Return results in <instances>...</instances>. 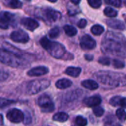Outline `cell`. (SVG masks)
<instances>
[{
  "instance_id": "31",
  "label": "cell",
  "mask_w": 126,
  "mask_h": 126,
  "mask_svg": "<svg viewBox=\"0 0 126 126\" xmlns=\"http://www.w3.org/2000/svg\"><path fill=\"white\" fill-rule=\"evenodd\" d=\"M106 2L110 5L120 7L122 5V0H105Z\"/></svg>"
},
{
  "instance_id": "17",
  "label": "cell",
  "mask_w": 126,
  "mask_h": 126,
  "mask_svg": "<svg viewBox=\"0 0 126 126\" xmlns=\"http://www.w3.org/2000/svg\"><path fill=\"white\" fill-rule=\"evenodd\" d=\"M82 86H83L84 88L89 89V90H96L98 88L99 85L97 84V82L92 80V79H86V80H83L81 82Z\"/></svg>"
},
{
  "instance_id": "21",
  "label": "cell",
  "mask_w": 126,
  "mask_h": 126,
  "mask_svg": "<svg viewBox=\"0 0 126 126\" xmlns=\"http://www.w3.org/2000/svg\"><path fill=\"white\" fill-rule=\"evenodd\" d=\"M52 119L55 121L63 123V122H66L69 119V116L67 114H66L64 112H58L53 116Z\"/></svg>"
},
{
  "instance_id": "16",
  "label": "cell",
  "mask_w": 126,
  "mask_h": 126,
  "mask_svg": "<svg viewBox=\"0 0 126 126\" xmlns=\"http://www.w3.org/2000/svg\"><path fill=\"white\" fill-rule=\"evenodd\" d=\"M109 103L112 105V106H120L122 108H125L126 105V98L125 97H122L120 96H117V97H112Z\"/></svg>"
},
{
  "instance_id": "4",
  "label": "cell",
  "mask_w": 126,
  "mask_h": 126,
  "mask_svg": "<svg viewBox=\"0 0 126 126\" xmlns=\"http://www.w3.org/2000/svg\"><path fill=\"white\" fill-rule=\"evenodd\" d=\"M37 103L44 113L52 112L55 110V105L52 99L47 94H43L38 99Z\"/></svg>"
},
{
  "instance_id": "26",
  "label": "cell",
  "mask_w": 126,
  "mask_h": 126,
  "mask_svg": "<svg viewBox=\"0 0 126 126\" xmlns=\"http://www.w3.org/2000/svg\"><path fill=\"white\" fill-rule=\"evenodd\" d=\"M76 126H86L87 125V120L82 116H78L75 119Z\"/></svg>"
},
{
  "instance_id": "25",
  "label": "cell",
  "mask_w": 126,
  "mask_h": 126,
  "mask_svg": "<svg viewBox=\"0 0 126 126\" xmlns=\"http://www.w3.org/2000/svg\"><path fill=\"white\" fill-rule=\"evenodd\" d=\"M116 115L120 121L124 122L126 120V111H125L124 108H119L116 112Z\"/></svg>"
},
{
  "instance_id": "5",
  "label": "cell",
  "mask_w": 126,
  "mask_h": 126,
  "mask_svg": "<svg viewBox=\"0 0 126 126\" xmlns=\"http://www.w3.org/2000/svg\"><path fill=\"white\" fill-rule=\"evenodd\" d=\"M102 46L103 47V49L104 50H106L108 52H112V53H115V52H120L121 53V48H122L121 46V42L120 43L119 42L117 41H115L114 39V38H109V37H106V41H104L103 43L102 44Z\"/></svg>"
},
{
  "instance_id": "29",
  "label": "cell",
  "mask_w": 126,
  "mask_h": 126,
  "mask_svg": "<svg viewBox=\"0 0 126 126\" xmlns=\"http://www.w3.org/2000/svg\"><path fill=\"white\" fill-rule=\"evenodd\" d=\"M13 102H14L13 100H10L4 99V98H0V108L8 106L10 104H13Z\"/></svg>"
},
{
  "instance_id": "15",
  "label": "cell",
  "mask_w": 126,
  "mask_h": 126,
  "mask_svg": "<svg viewBox=\"0 0 126 126\" xmlns=\"http://www.w3.org/2000/svg\"><path fill=\"white\" fill-rule=\"evenodd\" d=\"M44 14L47 20L49 22H55L59 19L61 16V14L56 10L52 9H47L44 10Z\"/></svg>"
},
{
  "instance_id": "13",
  "label": "cell",
  "mask_w": 126,
  "mask_h": 126,
  "mask_svg": "<svg viewBox=\"0 0 126 126\" xmlns=\"http://www.w3.org/2000/svg\"><path fill=\"white\" fill-rule=\"evenodd\" d=\"M101 97L99 95H94L88 98H86L83 100V103L88 107H95L99 105L101 103Z\"/></svg>"
},
{
  "instance_id": "3",
  "label": "cell",
  "mask_w": 126,
  "mask_h": 126,
  "mask_svg": "<svg viewBox=\"0 0 126 126\" xmlns=\"http://www.w3.org/2000/svg\"><path fill=\"white\" fill-rule=\"evenodd\" d=\"M50 85V81L48 79H36L30 82L26 88L28 94H36L43 90L47 88Z\"/></svg>"
},
{
  "instance_id": "11",
  "label": "cell",
  "mask_w": 126,
  "mask_h": 126,
  "mask_svg": "<svg viewBox=\"0 0 126 126\" xmlns=\"http://www.w3.org/2000/svg\"><path fill=\"white\" fill-rule=\"evenodd\" d=\"M21 24L27 30H34L37 27H38L39 25L37 21L31 18H23L21 20Z\"/></svg>"
},
{
  "instance_id": "7",
  "label": "cell",
  "mask_w": 126,
  "mask_h": 126,
  "mask_svg": "<svg viewBox=\"0 0 126 126\" xmlns=\"http://www.w3.org/2000/svg\"><path fill=\"white\" fill-rule=\"evenodd\" d=\"M7 118L9 121L14 123H18L21 121H23L24 119V114L21 111L13 108L10 110L7 114Z\"/></svg>"
},
{
  "instance_id": "38",
  "label": "cell",
  "mask_w": 126,
  "mask_h": 126,
  "mask_svg": "<svg viewBox=\"0 0 126 126\" xmlns=\"http://www.w3.org/2000/svg\"><path fill=\"white\" fill-rule=\"evenodd\" d=\"M81 0H71V1L74 4H78L80 2Z\"/></svg>"
},
{
  "instance_id": "1",
  "label": "cell",
  "mask_w": 126,
  "mask_h": 126,
  "mask_svg": "<svg viewBox=\"0 0 126 126\" xmlns=\"http://www.w3.org/2000/svg\"><path fill=\"white\" fill-rule=\"evenodd\" d=\"M41 45L47 50L51 56L55 58L60 59L63 57V56L66 53V49L64 46L58 42H51L47 37H43L40 40Z\"/></svg>"
},
{
  "instance_id": "32",
  "label": "cell",
  "mask_w": 126,
  "mask_h": 126,
  "mask_svg": "<svg viewBox=\"0 0 126 126\" xmlns=\"http://www.w3.org/2000/svg\"><path fill=\"white\" fill-rule=\"evenodd\" d=\"M113 66L115 68H125V63L120 60L118 59H114L113 60Z\"/></svg>"
},
{
  "instance_id": "19",
  "label": "cell",
  "mask_w": 126,
  "mask_h": 126,
  "mask_svg": "<svg viewBox=\"0 0 126 126\" xmlns=\"http://www.w3.org/2000/svg\"><path fill=\"white\" fill-rule=\"evenodd\" d=\"M81 72L80 68H76V67H69L66 69L65 74L72 76V77H78Z\"/></svg>"
},
{
  "instance_id": "33",
  "label": "cell",
  "mask_w": 126,
  "mask_h": 126,
  "mask_svg": "<svg viewBox=\"0 0 126 126\" xmlns=\"http://www.w3.org/2000/svg\"><path fill=\"white\" fill-rule=\"evenodd\" d=\"M98 62H99V63H100V64H102V65H109L110 63H111L110 59H109L108 57H105V56L100 57V58L99 59Z\"/></svg>"
},
{
  "instance_id": "2",
  "label": "cell",
  "mask_w": 126,
  "mask_h": 126,
  "mask_svg": "<svg viewBox=\"0 0 126 126\" xmlns=\"http://www.w3.org/2000/svg\"><path fill=\"white\" fill-rule=\"evenodd\" d=\"M0 62L13 68H17L21 65L20 56L5 49H0Z\"/></svg>"
},
{
  "instance_id": "23",
  "label": "cell",
  "mask_w": 126,
  "mask_h": 126,
  "mask_svg": "<svg viewBox=\"0 0 126 126\" xmlns=\"http://www.w3.org/2000/svg\"><path fill=\"white\" fill-rule=\"evenodd\" d=\"M92 33L95 36H100L104 32V27L100 25H93L91 28Z\"/></svg>"
},
{
  "instance_id": "40",
  "label": "cell",
  "mask_w": 126,
  "mask_h": 126,
  "mask_svg": "<svg viewBox=\"0 0 126 126\" xmlns=\"http://www.w3.org/2000/svg\"><path fill=\"white\" fill-rule=\"evenodd\" d=\"M49 1H50V2H56L58 0H48Z\"/></svg>"
},
{
  "instance_id": "34",
  "label": "cell",
  "mask_w": 126,
  "mask_h": 126,
  "mask_svg": "<svg viewBox=\"0 0 126 126\" xmlns=\"http://www.w3.org/2000/svg\"><path fill=\"white\" fill-rule=\"evenodd\" d=\"M23 120L24 121V124L26 125H29L31 121H32V118H31V116L29 113H25V114H24V119Z\"/></svg>"
},
{
  "instance_id": "14",
  "label": "cell",
  "mask_w": 126,
  "mask_h": 126,
  "mask_svg": "<svg viewBox=\"0 0 126 126\" xmlns=\"http://www.w3.org/2000/svg\"><path fill=\"white\" fill-rule=\"evenodd\" d=\"M106 23L109 27L113 28V29H117L120 30H123L126 29V25L121 20H117L114 19H111L106 21Z\"/></svg>"
},
{
  "instance_id": "18",
  "label": "cell",
  "mask_w": 126,
  "mask_h": 126,
  "mask_svg": "<svg viewBox=\"0 0 126 126\" xmlns=\"http://www.w3.org/2000/svg\"><path fill=\"white\" fill-rule=\"evenodd\" d=\"M72 85V82L71 80L68 79H61L57 81L55 83V85L59 89H66L67 88H69Z\"/></svg>"
},
{
  "instance_id": "8",
  "label": "cell",
  "mask_w": 126,
  "mask_h": 126,
  "mask_svg": "<svg viewBox=\"0 0 126 126\" xmlns=\"http://www.w3.org/2000/svg\"><path fill=\"white\" fill-rule=\"evenodd\" d=\"M13 20H14L13 14L7 11L1 12L0 13V28L7 29L10 23L13 22Z\"/></svg>"
},
{
  "instance_id": "22",
  "label": "cell",
  "mask_w": 126,
  "mask_h": 126,
  "mask_svg": "<svg viewBox=\"0 0 126 126\" xmlns=\"http://www.w3.org/2000/svg\"><path fill=\"white\" fill-rule=\"evenodd\" d=\"M63 30H64L65 33L69 36H74L78 33V30H76L75 27L72 25H66L63 27Z\"/></svg>"
},
{
  "instance_id": "28",
  "label": "cell",
  "mask_w": 126,
  "mask_h": 126,
  "mask_svg": "<svg viewBox=\"0 0 126 126\" xmlns=\"http://www.w3.org/2000/svg\"><path fill=\"white\" fill-rule=\"evenodd\" d=\"M93 113H94V114L96 117H101V116L103 115V114H104V109L103 108H101V107H100V106L97 105V106H95L93 108Z\"/></svg>"
},
{
  "instance_id": "37",
  "label": "cell",
  "mask_w": 126,
  "mask_h": 126,
  "mask_svg": "<svg viewBox=\"0 0 126 126\" xmlns=\"http://www.w3.org/2000/svg\"><path fill=\"white\" fill-rule=\"evenodd\" d=\"M105 126H122L121 125L118 124V123H107Z\"/></svg>"
},
{
  "instance_id": "20",
  "label": "cell",
  "mask_w": 126,
  "mask_h": 126,
  "mask_svg": "<svg viewBox=\"0 0 126 126\" xmlns=\"http://www.w3.org/2000/svg\"><path fill=\"white\" fill-rule=\"evenodd\" d=\"M4 3L6 6L13 9L21 8L22 6V3L20 0H4Z\"/></svg>"
},
{
  "instance_id": "24",
  "label": "cell",
  "mask_w": 126,
  "mask_h": 126,
  "mask_svg": "<svg viewBox=\"0 0 126 126\" xmlns=\"http://www.w3.org/2000/svg\"><path fill=\"white\" fill-rule=\"evenodd\" d=\"M104 14L109 18H114L117 16V11L111 7H107L104 9Z\"/></svg>"
},
{
  "instance_id": "6",
  "label": "cell",
  "mask_w": 126,
  "mask_h": 126,
  "mask_svg": "<svg viewBox=\"0 0 126 126\" xmlns=\"http://www.w3.org/2000/svg\"><path fill=\"white\" fill-rule=\"evenodd\" d=\"M98 80L104 84L111 86H116L118 85V82L116 79H112L114 76V74H111L110 73H108V71H100V73H98L96 74Z\"/></svg>"
},
{
  "instance_id": "39",
  "label": "cell",
  "mask_w": 126,
  "mask_h": 126,
  "mask_svg": "<svg viewBox=\"0 0 126 126\" xmlns=\"http://www.w3.org/2000/svg\"><path fill=\"white\" fill-rule=\"evenodd\" d=\"M3 125V116L0 114V126Z\"/></svg>"
},
{
  "instance_id": "35",
  "label": "cell",
  "mask_w": 126,
  "mask_h": 126,
  "mask_svg": "<svg viewBox=\"0 0 126 126\" xmlns=\"http://www.w3.org/2000/svg\"><path fill=\"white\" fill-rule=\"evenodd\" d=\"M86 24H87V21L85 19H81L78 23V26L80 27V28H83L86 26Z\"/></svg>"
},
{
  "instance_id": "30",
  "label": "cell",
  "mask_w": 126,
  "mask_h": 126,
  "mask_svg": "<svg viewBox=\"0 0 126 126\" xmlns=\"http://www.w3.org/2000/svg\"><path fill=\"white\" fill-rule=\"evenodd\" d=\"M88 3L93 8H98L102 4V0H88Z\"/></svg>"
},
{
  "instance_id": "10",
  "label": "cell",
  "mask_w": 126,
  "mask_h": 126,
  "mask_svg": "<svg viewBox=\"0 0 126 126\" xmlns=\"http://www.w3.org/2000/svg\"><path fill=\"white\" fill-rule=\"evenodd\" d=\"M97 44L95 40L89 35H83L80 39V47L83 50H92L95 48Z\"/></svg>"
},
{
  "instance_id": "9",
  "label": "cell",
  "mask_w": 126,
  "mask_h": 126,
  "mask_svg": "<svg viewBox=\"0 0 126 126\" xmlns=\"http://www.w3.org/2000/svg\"><path fill=\"white\" fill-rule=\"evenodd\" d=\"M10 39L15 42L20 43H26L30 39L28 34L22 30L13 31L10 34Z\"/></svg>"
},
{
  "instance_id": "12",
  "label": "cell",
  "mask_w": 126,
  "mask_h": 126,
  "mask_svg": "<svg viewBox=\"0 0 126 126\" xmlns=\"http://www.w3.org/2000/svg\"><path fill=\"white\" fill-rule=\"evenodd\" d=\"M49 69L45 66H39L33 68L27 72V75L30 76H40L48 74Z\"/></svg>"
},
{
  "instance_id": "36",
  "label": "cell",
  "mask_w": 126,
  "mask_h": 126,
  "mask_svg": "<svg viewBox=\"0 0 126 126\" xmlns=\"http://www.w3.org/2000/svg\"><path fill=\"white\" fill-rule=\"evenodd\" d=\"M93 58H94V56L92 55H91V54H86V55H85V59L86 60H88V61H92L93 59Z\"/></svg>"
},
{
  "instance_id": "27",
  "label": "cell",
  "mask_w": 126,
  "mask_h": 126,
  "mask_svg": "<svg viewBox=\"0 0 126 126\" xmlns=\"http://www.w3.org/2000/svg\"><path fill=\"white\" fill-rule=\"evenodd\" d=\"M60 34V30L58 27H53L52 28L49 32V36L50 38H52V39H55V38H58V36Z\"/></svg>"
}]
</instances>
